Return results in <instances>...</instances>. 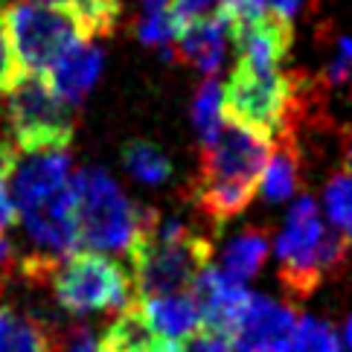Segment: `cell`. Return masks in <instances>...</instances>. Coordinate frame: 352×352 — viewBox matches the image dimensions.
<instances>
[{"instance_id": "obj_1", "label": "cell", "mask_w": 352, "mask_h": 352, "mask_svg": "<svg viewBox=\"0 0 352 352\" xmlns=\"http://www.w3.org/2000/svg\"><path fill=\"white\" fill-rule=\"evenodd\" d=\"M274 140L224 120L219 137L201 148V172L192 186V204L221 228L254 204L256 184L274 152Z\"/></svg>"}, {"instance_id": "obj_2", "label": "cell", "mask_w": 352, "mask_h": 352, "mask_svg": "<svg viewBox=\"0 0 352 352\" xmlns=\"http://www.w3.org/2000/svg\"><path fill=\"white\" fill-rule=\"evenodd\" d=\"M129 256L137 297H166L190 292L195 276L212 262V242L186 219L160 216L155 207H146Z\"/></svg>"}, {"instance_id": "obj_3", "label": "cell", "mask_w": 352, "mask_h": 352, "mask_svg": "<svg viewBox=\"0 0 352 352\" xmlns=\"http://www.w3.org/2000/svg\"><path fill=\"white\" fill-rule=\"evenodd\" d=\"M283 283L306 297L346 262L349 245L323 221L318 198L300 192L288 204L280 233L271 242Z\"/></svg>"}, {"instance_id": "obj_4", "label": "cell", "mask_w": 352, "mask_h": 352, "mask_svg": "<svg viewBox=\"0 0 352 352\" xmlns=\"http://www.w3.org/2000/svg\"><path fill=\"white\" fill-rule=\"evenodd\" d=\"M297 102L300 85L285 70H250L233 65L228 82H221L224 120L265 134L274 143L288 137Z\"/></svg>"}, {"instance_id": "obj_5", "label": "cell", "mask_w": 352, "mask_h": 352, "mask_svg": "<svg viewBox=\"0 0 352 352\" xmlns=\"http://www.w3.org/2000/svg\"><path fill=\"white\" fill-rule=\"evenodd\" d=\"M79 242L99 250H125L134 245L146 207H137L105 169L87 166L70 178Z\"/></svg>"}, {"instance_id": "obj_6", "label": "cell", "mask_w": 352, "mask_h": 352, "mask_svg": "<svg viewBox=\"0 0 352 352\" xmlns=\"http://www.w3.org/2000/svg\"><path fill=\"white\" fill-rule=\"evenodd\" d=\"M6 122L15 148L27 155L67 152L76 134V111L53 91L47 76H21L6 94Z\"/></svg>"}, {"instance_id": "obj_7", "label": "cell", "mask_w": 352, "mask_h": 352, "mask_svg": "<svg viewBox=\"0 0 352 352\" xmlns=\"http://www.w3.org/2000/svg\"><path fill=\"white\" fill-rule=\"evenodd\" d=\"M3 27L23 76H47L82 38L67 12L35 0L12 3L3 15Z\"/></svg>"}, {"instance_id": "obj_8", "label": "cell", "mask_w": 352, "mask_h": 352, "mask_svg": "<svg viewBox=\"0 0 352 352\" xmlns=\"http://www.w3.org/2000/svg\"><path fill=\"white\" fill-rule=\"evenodd\" d=\"M58 306L73 318H87L108 309H129L131 274L105 254H73L50 274Z\"/></svg>"}, {"instance_id": "obj_9", "label": "cell", "mask_w": 352, "mask_h": 352, "mask_svg": "<svg viewBox=\"0 0 352 352\" xmlns=\"http://www.w3.org/2000/svg\"><path fill=\"white\" fill-rule=\"evenodd\" d=\"M23 233L35 245L32 256H41L50 262H61L76 254L79 242V228H76V210H73V190L70 184L53 195L44 204L21 212Z\"/></svg>"}, {"instance_id": "obj_10", "label": "cell", "mask_w": 352, "mask_h": 352, "mask_svg": "<svg viewBox=\"0 0 352 352\" xmlns=\"http://www.w3.org/2000/svg\"><path fill=\"white\" fill-rule=\"evenodd\" d=\"M300 314L268 294H250V303L230 335L233 352H288Z\"/></svg>"}, {"instance_id": "obj_11", "label": "cell", "mask_w": 352, "mask_h": 352, "mask_svg": "<svg viewBox=\"0 0 352 352\" xmlns=\"http://www.w3.org/2000/svg\"><path fill=\"white\" fill-rule=\"evenodd\" d=\"M190 294L198 306L201 314V326H207L212 332L221 335H233L239 320L250 303V288L236 283L233 276H228L219 265H210L195 276V283L190 285Z\"/></svg>"}, {"instance_id": "obj_12", "label": "cell", "mask_w": 352, "mask_h": 352, "mask_svg": "<svg viewBox=\"0 0 352 352\" xmlns=\"http://www.w3.org/2000/svg\"><path fill=\"white\" fill-rule=\"evenodd\" d=\"M230 47L236 50V65L250 70H285L294 47V27L265 15L248 27L230 30Z\"/></svg>"}, {"instance_id": "obj_13", "label": "cell", "mask_w": 352, "mask_h": 352, "mask_svg": "<svg viewBox=\"0 0 352 352\" xmlns=\"http://www.w3.org/2000/svg\"><path fill=\"white\" fill-rule=\"evenodd\" d=\"M70 184V157L67 152H44L23 160L12 172V207L27 212L58 195Z\"/></svg>"}, {"instance_id": "obj_14", "label": "cell", "mask_w": 352, "mask_h": 352, "mask_svg": "<svg viewBox=\"0 0 352 352\" xmlns=\"http://www.w3.org/2000/svg\"><path fill=\"white\" fill-rule=\"evenodd\" d=\"M175 50H178L181 61H186L192 70L204 73V79H216V73L224 67L228 50H230L228 21L216 12V15H210V18L186 23V27H181L178 35H175Z\"/></svg>"}, {"instance_id": "obj_15", "label": "cell", "mask_w": 352, "mask_h": 352, "mask_svg": "<svg viewBox=\"0 0 352 352\" xmlns=\"http://www.w3.org/2000/svg\"><path fill=\"white\" fill-rule=\"evenodd\" d=\"M303 175H300V152L292 140V134L283 137L274 146V152L265 163V169L259 175L256 184V198H262V204L276 207V204H292V201L303 192Z\"/></svg>"}, {"instance_id": "obj_16", "label": "cell", "mask_w": 352, "mask_h": 352, "mask_svg": "<svg viewBox=\"0 0 352 352\" xmlns=\"http://www.w3.org/2000/svg\"><path fill=\"white\" fill-rule=\"evenodd\" d=\"M137 309L143 311V318L152 326V332L169 344H178L186 335L201 329V314H198V306L190 292L137 300Z\"/></svg>"}, {"instance_id": "obj_17", "label": "cell", "mask_w": 352, "mask_h": 352, "mask_svg": "<svg viewBox=\"0 0 352 352\" xmlns=\"http://www.w3.org/2000/svg\"><path fill=\"white\" fill-rule=\"evenodd\" d=\"M102 65H105V56H102V50L99 47L76 44L53 70L47 73V79H50L53 91L65 99V102L76 105L96 85L99 73H102Z\"/></svg>"}, {"instance_id": "obj_18", "label": "cell", "mask_w": 352, "mask_h": 352, "mask_svg": "<svg viewBox=\"0 0 352 352\" xmlns=\"http://www.w3.org/2000/svg\"><path fill=\"white\" fill-rule=\"evenodd\" d=\"M271 256V239L265 230H242L239 236H233L221 250V271L233 276L236 283L248 285V280L262 271L265 259Z\"/></svg>"}, {"instance_id": "obj_19", "label": "cell", "mask_w": 352, "mask_h": 352, "mask_svg": "<svg viewBox=\"0 0 352 352\" xmlns=\"http://www.w3.org/2000/svg\"><path fill=\"white\" fill-rule=\"evenodd\" d=\"M122 166L137 184L152 186V190L166 186L172 181V175H175V166H172L169 155H163L160 148L155 143H148V140L125 143L122 146Z\"/></svg>"}, {"instance_id": "obj_20", "label": "cell", "mask_w": 352, "mask_h": 352, "mask_svg": "<svg viewBox=\"0 0 352 352\" xmlns=\"http://www.w3.org/2000/svg\"><path fill=\"white\" fill-rule=\"evenodd\" d=\"M0 352H53V341L32 318L0 306Z\"/></svg>"}, {"instance_id": "obj_21", "label": "cell", "mask_w": 352, "mask_h": 352, "mask_svg": "<svg viewBox=\"0 0 352 352\" xmlns=\"http://www.w3.org/2000/svg\"><path fill=\"white\" fill-rule=\"evenodd\" d=\"M320 212L323 221L344 239L346 245H352V175L335 172L326 178L320 190Z\"/></svg>"}, {"instance_id": "obj_22", "label": "cell", "mask_w": 352, "mask_h": 352, "mask_svg": "<svg viewBox=\"0 0 352 352\" xmlns=\"http://www.w3.org/2000/svg\"><path fill=\"white\" fill-rule=\"evenodd\" d=\"M67 15L79 27L82 38H102L117 30L122 18V0H73Z\"/></svg>"}, {"instance_id": "obj_23", "label": "cell", "mask_w": 352, "mask_h": 352, "mask_svg": "<svg viewBox=\"0 0 352 352\" xmlns=\"http://www.w3.org/2000/svg\"><path fill=\"white\" fill-rule=\"evenodd\" d=\"M192 125L198 134L201 148H207L219 137L224 125V111H221V82L219 79H204L198 85V91L192 96Z\"/></svg>"}, {"instance_id": "obj_24", "label": "cell", "mask_w": 352, "mask_h": 352, "mask_svg": "<svg viewBox=\"0 0 352 352\" xmlns=\"http://www.w3.org/2000/svg\"><path fill=\"white\" fill-rule=\"evenodd\" d=\"M288 352H344V346L329 323L306 314V318L297 320V329H294Z\"/></svg>"}, {"instance_id": "obj_25", "label": "cell", "mask_w": 352, "mask_h": 352, "mask_svg": "<svg viewBox=\"0 0 352 352\" xmlns=\"http://www.w3.org/2000/svg\"><path fill=\"white\" fill-rule=\"evenodd\" d=\"M175 35H178V23L172 18V9L140 12V18H137V38L146 47H166L169 50Z\"/></svg>"}, {"instance_id": "obj_26", "label": "cell", "mask_w": 352, "mask_h": 352, "mask_svg": "<svg viewBox=\"0 0 352 352\" xmlns=\"http://www.w3.org/2000/svg\"><path fill=\"white\" fill-rule=\"evenodd\" d=\"M219 15L228 21L230 30H236V27H248V23L265 18L268 6H265V0H221Z\"/></svg>"}, {"instance_id": "obj_27", "label": "cell", "mask_w": 352, "mask_h": 352, "mask_svg": "<svg viewBox=\"0 0 352 352\" xmlns=\"http://www.w3.org/2000/svg\"><path fill=\"white\" fill-rule=\"evenodd\" d=\"M175 352H233V344L228 335L201 326V329H195L192 335H186L184 341L175 344Z\"/></svg>"}, {"instance_id": "obj_28", "label": "cell", "mask_w": 352, "mask_h": 352, "mask_svg": "<svg viewBox=\"0 0 352 352\" xmlns=\"http://www.w3.org/2000/svg\"><path fill=\"white\" fill-rule=\"evenodd\" d=\"M219 6H221V0H169V9H172V18L178 23V30L192 21L216 15Z\"/></svg>"}, {"instance_id": "obj_29", "label": "cell", "mask_w": 352, "mask_h": 352, "mask_svg": "<svg viewBox=\"0 0 352 352\" xmlns=\"http://www.w3.org/2000/svg\"><path fill=\"white\" fill-rule=\"evenodd\" d=\"M21 67L15 56H12V47H9V35H6V27H3V15H0V94H9L12 87L21 82Z\"/></svg>"}, {"instance_id": "obj_30", "label": "cell", "mask_w": 352, "mask_h": 352, "mask_svg": "<svg viewBox=\"0 0 352 352\" xmlns=\"http://www.w3.org/2000/svg\"><path fill=\"white\" fill-rule=\"evenodd\" d=\"M265 6H268V15L280 18V21H285V23H292L294 27L300 12L306 9V0H265Z\"/></svg>"}, {"instance_id": "obj_31", "label": "cell", "mask_w": 352, "mask_h": 352, "mask_svg": "<svg viewBox=\"0 0 352 352\" xmlns=\"http://www.w3.org/2000/svg\"><path fill=\"white\" fill-rule=\"evenodd\" d=\"M65 352H105V346H102V338L99 335L87 332V329H76L67 338Z\"/></svg>"}, {"instance_id": "obj_32", "label": "cell", "mask_w": 352, "mask_h": 352, "mask_svg": "<svg viewBox=\"0 0 352 352\" xmlns=\"http://www.w3.org/2000/svg\"><path fill=\"white\" fill-rule=\"evenodd\" d=\"M18 166V148L9 140H0V184H3Z\"/></svg>"}, {"instance_id": "obj_33", "label": "cell", "mask_w": 352, "mask_h": 352, "mask_svg": "<svg viewBox=\"0 0 352 352\" xmlns=\"http://www.w3.org/2000/svg\"><path fill=\"white\" fill-rule=\"evenodd\" d=\"M15 221V207H12V201L3 190V184H0V236H3V230L9 228V224Z\"/></svg>"}, {"instance_id": "obj_34", "label": "cell", "mask_w": 352, "mask_h": 352, "mask_svg": "<svg viewBox=\"0 0 352 352\" xmlns=\"http://www.w3.org/2000/svg\"><path fill=\"white\" fill-rule=\"evenodd\" d=\"M15 265V250H12V242L9 239L0 236V280L9 274V268Z\"/></svg>"}, {"instance_id": "obj_35", "label": "cell", "mask_w": 352, "mask_h": 352, "mask_svg": "<svg viewBox=\"0 0 352 352\" xmlns=\"http://www.w3.org/2000/svg\"><path fill=\"white\" fill-rule=\"evenodd\" d=\"M341 163H344L341 172L352 175V125L344 131V140H341Z\"/></svg>"}, {"instance_id": "obj_36", "label": "cell", "mask_w": 352, "mask_h": 352, "mask_svg": "<svg viewBox=\"0 0 352 352\" xmlns=\"http://www.w3.org/2000/svg\"><path fill=\"white\" fill-rule=\"evenodd\" d=\"M335 53H341L349 65H352V35H338L335 41Z\"/></svg>"}, {"instance_id": "obj_37", "label": "cell", "mask_w": 352, "mask_h": 352, "mask_svg": "<svg viewBox=\"0 0 352 352\" xmlns=\"http://www.w3.org/2000/svg\"><path fill=\"white\" fill-rule=\"evenodd\" d=\"M152 9H169V0H140V12H152Z\"/></svg>"}, {"instance_id": "obj_38", "label": "cell", "mask_w": 352, "mask_h": 352, "mask_svg": "<svg viewBox=\"0 0 352 352\" xmlns=\"http://www.w3.org/2000/svg\"><path fill=\"white\" fill-rule=\"evenodd\" d=\"M344 341H346V346L352 349V318H349L346 326H344Z\"/></svg>"}, {"instance_id": "obj_39", "label": "cell", "mask_w": 352, "mask_h": 352, "mask_svg": "<svg viewBox=\"0 0 352 352\" xmlns=\"http://www.w3.org/2000/svg\"><path fill=\"white\" fill-rule=\"evenodd\" d=\"M155 352H175V344H160Z\"/></svg>"}, {"instance_id": "obj_40", "label": "cell", "mask_w": 352, "mask_h": 352, "mask_svg": "<svg viewBox=\"0 0 352 352\" xmlns=\"http://www.w3.org/2000/svg\"><path fill=\"white\" fill-rule=\"evenodd\" d=\"M3 3H6V0H0V6H3Z\"/></svg>"}]
</instances>
